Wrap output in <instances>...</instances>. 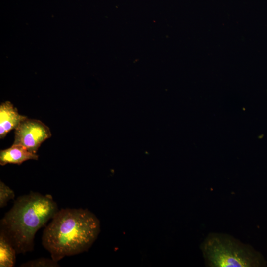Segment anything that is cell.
Segmentation results:
<instances>
[{"label": "cell", "mask_w": 267, "mask_h": 267, "mask_svg": "<svg viewBox=\"0 0 267 267\" xmlns=\"http://www.w3.org/2000/svg\"><path fill=\"white\" fill-rule=\"evenodd\" d=\"M51 136L50 129L44 123L27 118L15 129L13 144L22 145L30 152L36 154L41 144Z\"/></svg>", "instance_id": "4"}, {"label": "cell", "mask_w": 267, "mask_h": 267, "mask_svg": "<svg viewBox=\"0 0 267 267\" xmlns=\"http://www.w3.org/2000/svg\"><path fill=\"white\" fill-rule=\"evenodd\" d=\"M38 155L28 151L25 147L13 144L11 147L0 151V164H7L21 165L28 160H38Z\"/></svg>", "instance_id": "6"}, {"label": "cell", "mask_w": 267, "mask_h": 267, "mask_svg": "<svg viewBox=\"0 0 267 267\" xmlns=\"http://www.w3.org/2000/svg\"><path fill=\"white\" fill-rule=\"evenodd\" d=\"M15 197V193L12 189L4 183L0 181V207L3 208L6 206L8 202L13 199Z\"/></svg>", "instance_id": "9"}, {"label": "cell", "mask_w": 267, "mask_h": 267, "mask_svg": "<svg viewBox=\"0 0 267 267\" xmlns=\"http://www.w3.org/2000/svg\"><path fill=\"white\" fill-rule=\"evenodd\" d=\"M58 210L51 195L31 192L15 200L0 221V232L8 238L17 254H25L33 250L37 231Z\"/></svg>", "instance_id": "2"}, {"label": "cell", "mask_w": 267, "mask_h": 267, "mask_svg": "<svg viewBox=\"0 0 267 267\" xmlns=\"http://www.w3.org/2000/svg\"><path fill=\"white\" fill-rule=\"evenodd\" d=\"M100 231L99 220L89 210L62 209L44 228L42 243L51 258L58 262L65 257L87 251Z\"/></svg>", "instance_id": "1"}, {"label": "cell", "mask_w": 267, "mask_h": 267, "mask_svg": "<svg viewBox=\"0 0 267 267\" xmlns=\"http://www.w3.org/2000/svg\"><path fill=\"white\" fill-rule=\"evenodd\" d=\"M17 252L9 240L0 232V267H13L16 262Z\"/></svg>", "instance_id": "7"}, {"label": "cell", "mask_w": 267, "mask_h": 267, "mask_svg": "<svg viewBox=\"0 0 267 267\" xmlns=\"http://www.w3.org/2000/svg\"><path fill=\"white\" fill-rule=\"evenodd\" d=\"M27 117L19 114L18 110L10 101L0 105V138H3L8 132L15 129Z\"/></svg>", "instance_id": "5"}, {"label": "cell", "mask_w": 267, "mask_h": 267, "mask_svg": "<svg viewBox=\"0 0 267 267\" xmlns=\"http://www.w3.org/2000/svg\"><path fill=\"white\" fill-rule=\"evenodd\" d=\"M22 267H57L58 262L51 259L40 258L29 261L21 265Z\"/></svg>", "instance_id": "8"}, {"label": "cell", "mask_w": 267, "mask_h": 267, "mask_svg": "<svg viewBox=\"0 0 267 267\" xmlns=\"http://www.w3.org/2000/svg\"><path fill=\"white\" fill-rule=\"evenodd\" d=\"M201 249L209 267H256L265 265L262 255L251 246L224 234H209L202 243Z\"/></svg>", "instance_id": "3"}]
</instances>
